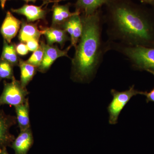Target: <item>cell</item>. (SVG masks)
Wrapping results in <instances>:
<instances>
[{
  "label": "cell",
  "instance_id": "obj_1",
  "mask_svg": "<svg viewBox=\"0 0 154 154\" xmlns=\"http://www.w3.org/2000/svg\"><path fill=\"white\" fill-rule=\"evenodd\" d=\"M105 6L107 41L131 46L154 45V13L131 0H108Z\"/></svg>",
  "mask_w": 154,
  "mask_h": 154
},
{
  "label": "cell",
  "instance_id": "obj_2",
  "mask_svg": "<svg viewBox=\"0 0 154 154\" xmlns=\"http://www.w3.org/2000/svg\"><path fill=\"white\" fill-rule=\"evenodd\" d=\"M81 16L83 32L72 59V78L79 82H89L95 77L104 54L109 50L107 42L102 40L104 21L101 9L92 15Z\"/></svg>",
  "mask_w": 154,
  "mask_h": 154
},
{
  "label": "cell",
  "instance_id": "obj_3",
  "mask_svg": "<svg viewBox=\"0 0 154 154\" xmlns=\"http://www.w3.org/2000/svg\"><path fill=\"white\" fill-rule=\"evenodd\" d=\"M108 49L120 53L129 61L134 69L146 71L154 75V45L150 46L125 45L107 41Z\"/></svg>",
  "mask_w": 154,
  "mask_h": 154
},
{
  "label": "cell",
  "instance_id": "obj_4",
  "mask_svg": "<svg viewBox=\"0 0 154 154\" xmlns=\"http://www.w3.org/2000/svg\"><path fill=\"white\" fill-rule=\"evenodd\" d=\"M143 93L142 91L136 90L134 85L130 87L128 90L122 92L112 89L110 93L113 99L107 107L109 114V124H117L119 114L131 99L138 94L143 95Z\"/></svg>",
  "mask_w": 154,
  "mask_h": 154
},
{
  "label": "cell",
  "instance_id": "obj_5",
  "mask_svg": "<svg viewBox=\"0 0 154 154\" xmlns=\"http://www.w3.org/2000/svg\"><path fill=\"white\" fill-rule=\"evenodd\" d=\"M29 94L26 88L23 87L20 81L15 77L11 80V82L4 81V89L0 96V106L8 105L16 107L21 105L26 101Z\"/></svg>",
  "mask_w": 154,
  "mask_h": 154
},
{
  "label": "cell",
  "instance_id": "obj_6",
  "mask_svg": "<svg viewBox=\"0 0 154 154\" xmlns=\"http://www.w3.org/2000/svg\"><path fill=\"white\" fill-rule=\"evenodd\" d=\"M17 122V117L0 110V151L7 147H11L15 140V136L10 132V129Z\"/></svg>",
  "mask_w": 154,
  "mask_h": 154
},
{
  "label": "cell",
  "instance_id": "obj_7",
  "mask_svg": "<svg viewBox=\"0 0 154 154\" xmlns=\"http://www.w3.org/2000/svg\"><path fill=\"white\" fill-rule=\"evenodd\" d=\"M71 47V46L70 45L66 49L61 50L58 48L57 46L45 44L43 60L37 68V71L42 73L46 72L58 58L61 57H69L68 52Z\"/></svg>",
  "mask_w": 154,
  "mask_h": 154
},
{
  "label": "cell",
  "instance_id": "obj_8",
  "mask_svg": "<svg viewBox=\"0 0 154 154\" xmlns=\"http://www.w3.org/2000/svg\"><path fill=\"white\" fill-rule=\"evenodd\" d=\"M51 2H53L51 0L45 1L43 5L41 6L25 4L19 8L11 9V11L13 13L25 16L28 22H33L40 19L44 20L48 12V10L43 8L42 6Z\"/></svg>",
  "mask_w": 154,
  "mask_h": 154
},
{
  "label": "cell",
  "instance_id": "obj_9",
  "mask_svg": "<svg viewBox=\"0 0 154 154\" xmlns=\"http://www.w3.org/2000/svg\"><path fill=\"white\" fill-rule=\"evenodd\" d=\"M22 21L16 18L10 11H8L1 28V33L4 40L11 43L12 39L17 35Z\"/></svg>",
  "mask_w": 154,
  "mask_h": 154
},
{
  "label": "cell",
  "instance_id": "obj_10",
  "mask_svg": "<svg viewBox=\"0 0 154 154\" xmlns=\"http://www.w3.org/2000/svg\"><path fill=\"white\" fill-rule=\"evenodd\" d=\"M34 143L31 128L20 131L19 135L11 144V147L14 150L15 154H28Z\"/></svg>",
  "mask_w": 154,
  "mask_h": 154
},
{
  "label": "cell",
  "instance_id": "obj_11",
  "mask_svg": "<svg viewBox=\"0 0 154 154\" xmlns=\"http://www.w3.org/2000/svg\"><path fill=\"white\" fill-rule=\"evenodd\" d=\"M42 31L43 34L47 40V44L50 45H52L54 43H58L63 48L66 42L71 39L66 31L59 27L45 28Z\"/></svg>",
  "mask_w": 154,
  "mask_h": 154
},
{
  "label": "cell",
  "instance_id": "obj_12",
  "mask_svg": "<svg viewBox=\"0 0 154 154\" xmlns=\"http://www.w3.org/2000/svg\"><path fill=\"white\" fill-rule=\"evenodd\" d=\"M55 4L53 8L52 27H59L75 14V12L71 13L69 11L70 4L65 5Z\"/></svg>",
  "mask_w": 154,
  "mask_h": 154
},
{
  "label": "cell",
  "instance_id": "obj_13",
  "mask_svg": "<svg viewBox=\"0 0 154 154\" xmlns=\"http://www.w3.org/2000/svg\"><path fill=\"white\" fill-rule=\"evenodd\" d=\"M108 0H76L75 11L81 15L89 16L96 13L107 4Z\"/></svg>",
  "mask_w": 154,
  "mask_h": 154
},
{
  "label": "cell",
  "instance_id": "obj_14",
  "mask_svg": "<svg viewBox=\"0 0 154 154\" xmlns=\"http://www.w3.org/2000/svg\"><path fill=\"white\" fill-rule=\"evenodd\" d=\"M42 34H43V31L38 30L36 24L22 20L19 35V39L21 42L26 43L32 39L39 41Z\"/></svg>",
  "mask_w": 154,
  "mask_h": 154
},
{
  "label": "cell",
  "instance_id": "obj_15",
  "mask_svg": "<svg viewBox=\"0 0 154 154\" xmlns=\"http://www.w3.org/2000/svg\"><path fill=\"white\" fill-rule=\"evenodd\" d=\"M17 114V122L20 131L30 128V124L29 118V104L28 98L23 104L15 107Z\"/></svg>",
  "mask_w": 154,
  "mask_h": 154
},
{
  "label": "cell",
  "instance_id": "obj_16",
  "mask_svg": "<svg viewBox=\"0 0 154 154\" xmlns=\"http://www.w3.org/2000/svg\"><path fill=\"white\" fill-rule=\"evenodd\" d=\"M19 66L21 70L20 82L23 87L26 88L36 74L37 68L21 59L19 61Z\"/></svg>",
  "mask_w": 154,
  "mask_h": 154
},
{
  "label": "cell",
  "instance_id": "obj_17",
  "mask_svg": "<svg viewBox=\"0 0 154 154\" xmlns=\"http://www.w3.org/2000/svg\"><path fill=\"white\" fill-rule=\"evenodd\" d=\"M1 58L8 62L13 66H18L20 59L18 57L16 51V45L13 43H8L4 40Z\"/></svg>",
  "mask_w": 154,
  "mask_h": 154
},
{
  "label": "cell",
  "instance_id": "obj_18",
  "mask_svg": "<svg viewBox=\"0 0 154 154\" xmlns=\"http://www.w3.org/2000/svg\"><path fill=\"white\" fill-rule=\"evenodd\" d=\"M75 14L71 17L73 25L72 36L71 37V47H76L79 41L83 32V24L81 18V14L75 11Z\"/></svg>",
  "mask_w": 154,
  "mask_h": 154
},
{
  "label": "cell",
  "instance_id": "obj_19",
  "mask_svg": "<svg viewBox=\"0 0 154 154\" xmlns=\"http://www.w3.org/2000/svg\"><path fill=\"white\" fill-rule=\"evenodd\" d=\"M45 43L41 41L38 49L33 52V54L28 60L25 61L27 63L36 67L38 68L43 60L44 54V48Z\"/></svg>",
  "mask_w": 154,
  "mask_h": 154
},
{
  "label": "cell",
  "instance_id": "obj_20",
  "mask_svg": "<svg viewBox=\"0 0 154 154\" xmlns=\"http://www.w3.org/2000/svg\"><path fill=\"white\" fill-rule=\"evenodd\" d=\"M13 66L0 58V79L12 80L14 78Z\"/></svg>",
  "mask_w": 154,
  "mask_h": 154
},
{
  "label": "cell",
  "instance_id": "obj_21",
  "mask_svg": "<svg viewBox=\"0 0 154 154\" xmlns=\"http://www.w3.org/2000/svg\"><path fill=\"white\" fill-rule=\"evenodd\" d=\"M16 49L17 54L20 56L27 55L29 52V50L26 44L23 42H20L16 45Z\"/></svg>",
  "mask_w": 154,
  "mask_h": 154
},
{
  "label": "cell",
  "instance_id": "obj_22",
  "mask_svg": "<svg viewBox=\"0 0 154 154\" xmlns=\"http://www.w3.org/2000/svg\"><path fill=\"white\" fill-rule=\"evenodd\" d=\"M26 43L29 51L32 52H34L36 51L39 46L38 41L36 39H30L27 41Z\"/></svg>",
  "mask_w": 154,
  "mask_h": 154
},
{
  "label": "cell",
  "instance_id": "obj_23",
  "mask_svg": "<svg viewBox=\"0 0 154 154\" xmlns=\"http://www.w3.org/2000/svg\"><path fill=\"white\" fill-rule=\"evenodd\" d=\"M143 95L146 96V101L147 103L150 102H154V88L150 92H143Z\"/></svg>",
  "mask_w": 154,
  "mask_h": 154
},
{
  "label": "cell",
  "instance_id": "obj_24",
  "mask_svg": "<svg viewBox=\"0 0 154 154\" xmlns=\"http://www.w3.org/2000/svg\"><path fill=\"white\" fill-rule=\"evenodd\" d=\"M142 2L150 5L154 7V0H140Z\"/></svg>",
  "mask_w": 154,
  "mask_h": 154
},
{
  "label": "cell",
  "instance_id": "obj_25",
  "mask_svg": "<svg viewBox=\"0 0 154 154\" xmlns=\"http://www.w3.org/2000/svg\"><path fill=\"white\" fill-rule=\"evenodd\" d=\"M7 0H0V3H1V7L2 9H4L5 8V5Z\"/></svg>",
  "mask_w": 154,
  "mask_h": 154
},
{
  "label": "cell",
  "instance_id": "obj_26",
  "mask_svg": "<svg viewBox=\"0 0 154 154\" xmlns=\"http://www.w3.org/2000/svg\"><path fill=\"white\" fill-rule=\"evenodd\" d=\"M0 154H9L7 151V148L3 149L0 151Z\"/></svg>",
  "mask_w": 154,
  "mask_h": 154
},
{
  "label": "cell",
  "instance_id": "obj_27",
  "mask_svg": "<svg viewBox=\"0 0 154 154\" xmlns=\"http://www.w3.org/2000/svg\"><path fill=\"white\" fill-rule=\"evenodd\" d=\"M23 1H25L26 3H28L29 2H32L35 3L37 0H23Z\"/></svg>",
  "mask_w": 154,
  "mask_h": 154
},
{
  "label": "cell",
  "instance_id": "obj_28",
  "mask_svg": "<svg viewBox=\"0 0 154 154\" xmlns=\"http://www.w3.org/2000/svg\"><path fill=\"white\" fill-rule=\"evenodd\" d=\"M53 2H59L60 0H51Z\"/></svg>",
  "mask_w": 154,
  "mask_h": 154
},
{
  "label": "cell",
  "instance_id": "obj_29",
  "mask_svg": "<svg viewBox=\"0 0 154 154\" xmlns=\"http://www.w3.org/2000/svg\"><path fill=\"white\" fill-rule=\"evenodd\" d=\"M1 79H0V82H1Z\"/></svg>",
  "mask_w": 154,
  "mask_h": 154
}]
</instances>
